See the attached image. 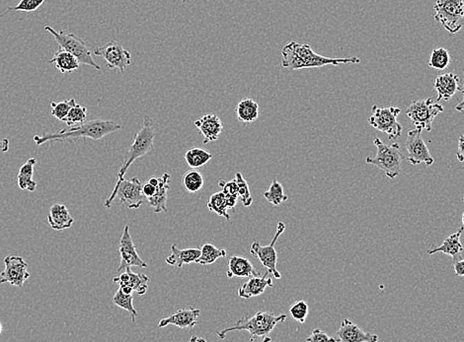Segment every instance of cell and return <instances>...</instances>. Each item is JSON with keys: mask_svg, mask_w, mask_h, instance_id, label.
Masks as SVG:
<instances>
[{"mask_svg": "<svg viewBox=\"0 0 464 342\" xmlns=\"http://www.w3.org/2000/svg\"><path fill=\"white\" fill-rule=\"evenodd\" d=\"M308 342H321V341H337V339H332V337H329L325 332L323 330H319V328H315L314 330L312 332V334L305 339Z\"/></svg>", "mask_w": 464, "mask_h": 342, "instance_id": "7bdbcfd3", "label": "cell"}, {"mask_svg": "<svg viewBox=\"0 0 464 342\" xmlns=\"http://www.w3.org/2000/svg\"><path fill=\"white\" fill-rule=\"evenodd\" d=\"M200 315V310L194 307L181 308L171 316L161 319L159 326L161 328L168 326H175L183 330H192L198 323V318Z\"/></svg>", "mask_w": 464, "mask_h": 342, "instance_id": "2e32d148", "label": "cell"}, {"mask_svg": "<svg viewBox=\"0 0 464 342\" xmlns=\"http://www.w3.org/2000/svg\"><path fill=\"white\" fill-rule=\"evenodd\" d=\"M286 230V224L283 222H279L277 225L276 233H275L274 238L269 245L267 246H262L259 242L252 243L250 247V254L254 258H258L260 262L262 263L263 267L268 269L270 274H272L276 279H281V272L277 269V263H278V254L276 251V243L281 237V234Z\"/></svg>", "mask_w": 464, "mask_h": 342, "instance_id": "8fae6325", "label": "cell"}, {"mask_svg": "<svg viewBox=\"0 0 464 342\" xmlns=\"http://www.w3.org/2000/svg\"><path fill=\"white\" fill-rule=\"evenodd\" d=\"M218 186L222 188V193H224L229 209L234 208L236 204H237L238 199H240V193H238V186L237 183H236V180L220 181Z\"/></svg>", "mask_w": 464, "mask_h": 342, "instance_id": "e575fe53", "label": "cell"}, {"mask_svg": "<svg viewBox=\"0 0 464 342\" xmlns=\"http://www.w3.org/2000/svg\"><path fill=\"white\" fill-rule=\"evenodd\" d=\"M154 137L155 130L154 127H153V120L150 116H144L143 127L135 136L134 141H132V143L128 147L123 164H121V168L119 169L118 180H117V183L115 184L114 190L113 191L116 190L121 180L125 179L126 173L128 172V168L132 166V164L137 159L141 158L144 155L152 151L153 144H154Z\"/></svg>", "mask_w": 464, "mask_h": 342, "instance_id": "277c9868", "label": "cell"}, {"mask_svg": "<svg viewBox=\"0 0 464 342\" xmlns=\"http://www.w3.org/2000/svg\"><path fill=\"white\" fill-rule=\"evenodd\" d=\"M9 150V141L8 138H0V151L8 152Z\"/></svg>", "mask_w": 464, "mask_h": 342, "instance_id": "c3c4849f", "label": "cell"}, {"mask_svg": "<svg viewBox=\"0 0 464 342\" xmlns=\"http://www.w3.org/2000/svg\"><path fill=\"white\" fill-rule=\"evenodd\" d=\"M45 31L53 36L60 48L65 49V51L76 56L80 64L89 65V66L93 67L97 71H102V67L94 62L93 56H92V53L89 51L86 42L81 38L72 33L56 31L49 25L45 26Z\"/></svg>", "mask_w": 464, "mask_h": 342, "instance_id": "8992f818", "label": "cell"}, {"mask_svg": "<svg viewBox=\"0 0 464 342\" xmlns=\"http://www.w3.org/2000/svg\"><path fill=\"white\" fill-rule=\"evenodd\" d=\"M112 301L115 305L118 306L121 309H124L130 313L132 323L136 321V319L137 318V310L134 306V296H132V294L124 293V292L121 291V288H119V289L117 290L116 293L113 296Z\"/></svg>", "mask_w": 464, "mask_h": 342, "instance_id": "1f68e13d", "label": "cell"}, {"mask_svg": "<svg viewBox=\"0 0 464 342\" xmlns=\"http://www.w3.org/2000/svg\"><path fill=\"white\" fill-rule=\"evenodd\" d=\"M36 163H37V159L30 158L20 168L17 175V184L21 190L33 193L37 188V183L33 180Z\"/></svg>", "mask_w": 464, "mask_h": 342, "instance_id": "f1b7e54d", "label": "cell"}, {"mask_svg": "<svg viewBox=\"0 0 464 342\" xmlns=\"http://www.w3.org/2000/svg\"><path fill=\"white\" fill-rule=\"evenodd\" d=\"M337 341L340 342H375L378 341L376 334L364 332L359 326L349 319H344L337 330Z\"/></svg>", "mask_w": 464, "mask_h": 342, "instance_id": "e0dca14e", "label": "cell"}, {"mask_svg": "<svg viewBox=\"0 0 464 342\" xmlns=\"http://www.w3.org/2000/svg\"><path fill=\"white\" fill-rule=\"evenodd\" d=\"M200 256L199 247H188V249H180L176 244L171 246V254L166 258L165 262L171 267L182 269L185 265H191L197 262Z\"/></svg>", "mask_w": 464, "mask_h": 342, "instance_id": "603a6c76", "label": "cell"}, {"mask_svg": "<svg viewBox=\"0 0 464 342\" xmlns=\"http://www.w3.org/2000/svg\"><path fill=\"white\" fill-rule=\"evenodd\" d=\"M376 150V156L367 157L366 163L375 165L382 171L389 179H395L400 175L402 167V155L398 143L384 144L380 138L373 141Z\"/></svg>", "mask_w": 464, "mask_h": 342, "instance_id": "5b68a950", "label": "cell"}, {"mask_svg": "<svg viewBox=\"0 0 464 342\" xmlns=\"http://www.w3.org/2000/svg\"><path fill=\"white\" fill-rule=\"evenodd\" d=\"M286 319H287L286 315L277 316L270 312H258L252 317H242L233 326H227L216 332V334L220 339H224L229 332L246 330L251 334V341L262 339L263 341H271L270 334L278 323H283Z\"/></svg>", "mask_w": 464, "mask_h": 342, "instance_id": "3957f363", "label": "cell"}, {"mask_svg": "<svg viewBox=\"0 0 464 342\" xmlns=\"http://www.w3.org/2000/svg\"><path fill=\"white\" fill-rule=\"evenodd\" d=\"M86 118V108H85L84 106L76 103V105L71 108V111L69 112L67 116L65 117L64 123H67L69 127H73V125H78L84 123Z\"/></svg>", "mask_w": 464, "mask_h": 342, "instance_id": "74e56055", "label": "cell"}, {"mask_svg": "<svg viewBox=\"0 0 464 342\" xmlns=\"http://www.w3.org/2000/svg\"><path fill=\"white\" fill-rule=\"evenodd\" d=\"M121 291L124 292V293L126 294H134L135 291L134 289H132V287L130 286H120Z\"/></svg>", "mask_w": 464, "mask_h": 342, "instance_id": "681fc988", "label": "cell"}, {"mask_svg": "<svg viewBox=\"0 0 464 342\" xmlns=\"http://www.w3.org/2000/svg\"><path fill=\"white\" fill-rule=\"evenodd\" d=\"M113 281L119 283V286H130L134 289L135 293L143 296L148 292L150 278L143 273H135L130 267L121 272L118 278H113Z\"/></svg>", "mask_w": 464, "mask_h": 342, "instance_id": "44dd1931", "label": "cell"}, {"mask_svg": "<svg viewBox=\"0 0 464 342\" xmlns=\"http://www.w3.org/2000/svg\"><path fill=\"white\" fill-rule=\"evenodd\" d=\"M156 191L157 186H153V184L148 183V182L143 184V193L146 199H150V197H153L156 193Z\"/></svg>", "mask_w": 464, "mask_h": 342, "instance_id": "f6af8a7d", "label": "cell"}, {"mask_svg": "<svg viewBox=\"0 0 464 342\" xmlns=\"http://www.w3.org/2000/svg\"><path fill=\"white\" fill-rule=\"evenodd\" d=\"M450 64V56L448 49L439 48L432 49L430 56L429 66L436 71H443Z\"/></svg>", "mask_w": 464, "mask_h": 342, "instance_id": "d590c367", "label": "cell"}, {"mask_svg": "<svg viewBox=\"0 0 464 342\" xmlns=\"http://www.w3.org/2000/svg\"><path fill=\"white\" fill-rule=\"evenodd\" d=\"M407 161H409L412 165H419L424 163L427 167L434 164V160L432 158L431 153L428 149L425 141L422 138V130L415 128L410 130L407 136L406 143Z\"/></svg>", "mask_w": 464, "mask_h": 342, "instance_id": "5bb4252c", "label": "cell"}, {"mask_svg": "<svg viewBox=\"0 0 464 342\" xmlns=\"http://www.w3.org/2000/svg\"><path fill=\"white\" fill-rule=\"evenodd\" d=\"M263 195H264L265 199L270 204H272L275 206H281V204L287 201L288 199V195L285 193V191H283V186L277 180H272L271 184H270L269 190L264 191Z\"/></svg>", "mask_w": 464, "mask_h": 342, "instance_id": "836d02e7", "label": "cell"}, {"mask_svg": "<svg viewBox=\"0 0 464 342\" xmlns=\"http://www.w3.org/2000/svg\"><path fill=\"white\" fill-rule=\"evenodd\" d=\"M281 66L290 71L299 69H314L326 65H339L348 64H360V60L357 56L353 58H329L318 55L308 44L301 42H288L281 51Z\"/></svg>", "mask_w": 464, "mask_h": 342, "instance_id": "6da1fadb", "label": "cell"}, {"mask_svg": "<svg viewBox=\"0 0 464 342\" xmlns=\"http://www.w3.org/2000/svg\"><path fill=\"white\" fill-rule=\"evenodd\" d=\"M269 274L270 272L267 271L263 276L258 274L249 278L248 280L238 289V296L242 299H250L264 293L268 287H272L274 285Z\"/></svg>", "mask_w": 464, "mask_h": 342, "instance_id": "d6986e66", "label": "cell"}, {"mask_svg": "<svg viewBox=\"0 0 464 342\" xmlns=\"http://www.w3.org/2000/svg\"><path fill=\"white\" fill-rule=\"evenodd\" d=\"M400 112L399 108H380L378 106H373L369 121L371 127H375L378 132H384L386 134L387 138L391 141L402 136L403 127L397 121Z\"/></svg>", "mask_w": 464, "mask_h": 342, "instance_id": "9c48e42d", "label": "cell"}, {"mask_svg": "<svg viewBox=\"0 0 464 342\" xmlns=\"http://www.w3.org/2000/svg\"><path fill=\"white\" fill-rule=\"evenodd\" d=\"M93 55L104 58L109 69H117L124 73L126 69L132 64V56L121 42L117 40H110L103 47H99L92 51Z\"/></svg>", "mask_w": 464, "mask_h": 342, "instance_id": "7c38bea8", "label": "cell"}, {"mask_svg": "<svg viewBox=\"0 0 464 342\" xmlns=\"http://www.w3.org/2000/svg\"><path fill=\"white\" fill-rule=\"evenodd\" d=\"M463 202H464V197H463ZM461 222H463V226H464V210H463V219H461Z\"/></svg>", "mask_w": 464, "mask_h": 342, "instance_id": "816d5d0a", "label": "cell"}, {"mask_svg": "<svg viewBox=\"0 0 464 342\" xmlns=\"http://www.w3.org/2000/svg\"><path fill=\"white\" fill-rule=\"evenodd\" d=\"M227 252L225 249H218L211 244H205L200 247V256L197 262L202 265H213L218 258H225Z\"/></svg>", "mask_w": 464, "mask_h": 342, "instance_id": "4dcf8cb0", "label": "cell"}, {"mask_svg": "<svg viewBox=\"0 0 464 342\" xmlns=\"http://www.w3.org/2000/svg\"><path fill=\"white\" fill-rule=\"evenodd\" d=\"M459 91H461L463 93V99L459 105L456 106V110L457 112H464V71H463V80L461 81V84H459Z\"/></svg>", "mask_w": 464, "mask_h": 342, "instance_id": "7dc6e473", "label": "cell"}, {"mask_svg": "<svg viewBox=\"0 0 464 342\" xmlns=\"http://www.w3.org/2000/svg\"><path fill=\"white\" fill-rule=\"evenodd\" d=\"M184 159L191 169H199L209 163V161L213 159V155L202 148L193 147L187 150Z\"/></svg>", "mask_w": 464, "mask_h": 342, "instance_id": "f546056e", "label": "cell"}, {"mask_svg": "<svg viewBox=\"0 0 464 342\" xmlns=\"http://www.w3.org/2000/svg\"><path fill=\"white\" fill-rule=\"evenodd\" d=\"M459 84H461V80L454 72L437 76L434 87L438 95V101L450 100L459 91Z\"/></svg>", "mask_w": 464, "mask_h": 342, "instance_id": "ffe728a7", "label": "cell"}, {"mask_svg": "<svg viewBox=\"0 0 464 342\" xmlns=\"http://www.w3.org/2000/svg\"><path fill=\"white\" fill-rule=\"evenodd\" d=\"M236 183L238 186V193H240V199L245 207L251 206L253 202V197H252L251 193H250L249 184L246 180L244 179L243 175L240 172L235 174Z\"/></svg>", "mask_w": 464, "mask_h": 342, "instance_id": "f35d334b", "label": "cell"}, {"mask_svg": "<svg viewBox=\"0 0 464 342\" xmlns=\"http://www.w3.org/2000/svg\"><path fill=\"white\" fill-rule=\"evenodd\" d=\"M258 274L260 273L256 271L248 258L240 256H233L229 258L227 278H249L251 276H258Z\"/></svg>", "mask_w": 464, "mask_h": 342, "instance_id": "484cf974", "label": "cell"}, {"mask_svg": "<svg viewBox=\"0 0 464 342\" xmlns=\"http://www.w3.org/2000/svg\"><path fill=\"white\" fill-rule=\"evenodd\" d=\"M259 111H260L259 103L251 98L241 100L235 109L238 121L244 123H252L258 120Z\"/></svg>", "mask_w": 464, "mask_h": 342, "instance_id": "83f0119b", "label": "cell"}, {"mask_svg": "<svg viewBox=\"0 0 464 342\" xmlns=\"http://www.w3.org/2000/svg\"><path fill=\"white\" fill-rule=\"evenodd\" d=\"M456 158L459 162L464 163V136H459V146H457Z\"/></svg>", "mask_w": 464, "mask_h": 342, "instance_id": "bcb514c9", "label": "cell"}, {"mask_svg": "<svg viewBox=\"0 0 464 342\" xmlns=\"http://www.w3.org/2000/svg\"><path fill=\"white\" fill-rule=\"evenodd\" d=\"M121 130V125L109 120H92L84 121L80 125H73L67 130H62L56 134H40L34 136V141L37 145H43L49 141H74V139L90 138L99 141L108 134Z\"/></svg>", "mask_w": 464, "mask_h": 342, "instance_id": "7a4b0ae2", "label": "cell"}, {"mask_svg": "<svg viewBox=\"0 0 464 342\" xmlns=\"http://www.w3.org/2000/svg\"><path fill=\"white\" fill-rule=\"evenodd\" d=\"M117 197L130 209H139L146 199L143 193V184L137 177L132 180H121L118 188L112 191L111 195L105 200L106 209L112 208L113 201Z\"/></svg>", "mask_w": 464, "mask_h": 342, "instance_id": "30bf717a", "label": "cell"}, {"mask_svg": "<svg viewBox=\"0 0 464 342\" xmlns=\"http://www.w3.org/2000/svg\"><path fill=\"white\" fill-rule=\"evenodd\" d=\"M308 313H310V307H308V304L303 300L297 301L290 308L292 318L301 323H305Z\"/></svg>", "mask_w": 464, "mask_h": 342, "instance_id": "60d3db41", "label": "cell"}, {"mask_svg": "<svg viewBox=\"0 0 464 342\" xmlns=\"http://www.w3.org/2000/svg\"><path fill=\"white\" fill-rule=\"evenodd\" d=\"M2 330H3V328H2V323H0V334H2Z\"/></svg>", "mask_w": 464, "mask_h": 342, "instance_id": "f5cc1de1", "label": "cell"}, {"mask_svg": "<svg viewBox=\"0 0 464 342\" xmlns=\"http://www.w3.org/2000/svg\"><path fill=\"white\" fill-rule=\"evenodd\" d=\"M434 20L443 25L450 35L459 33L464 24L463 0H437Z\"/></svg>", "mask_w": 464, "mask_h": 342, "instance_id": "52a82bcc", "label": "cell"}, {"mask_svg": "<svg viewBox=\"0 0 464 342\" xmlns=\"http://www.w3.org/2000/svg\"><path fill=\"white\" fill-rule=\"evenodd\" d=\"M46 0H20L15 6H9L8 11H21V12H35L43 5Z\"/></svg>", "mask_w": 464, "mask_h": 342, "instance_id": "b9f144b4", "label": "cell"}, {"mask_svg": "<svg viewBox=\"0 0 464 342\" xmlns=\"http://www.w3.org/2000/svg\"><path fill=\"white\" fill-rule=\"evenodd\" d=\"M183 186L190 193H196L204 186V177L199 171L193 169L183 175Z\"/></svg>", "mask_w": 464, "mask_h": 342, "instance_id": "8d00e7d4", "label": "cell"}, {"mask_svg": "<svg viewBox=\"0 0 464 342\" xmlns=\"http://www.w3.org/2000/svg\"><path fill=\"white\" fill-rule=\"evenodd\" d=\"M171 175L164 173L159 177L156 193L148 199V206L154 213L167 212L168 191L170 188Z\"/></svg>", "mask_w": 464, "mask_h": 342, "instance_id": "7402d4cb", "label": "cell"}, {"mask_svg": "<svg viewBox=\"0 0 464 342\" xmlns=\"http://www.w3.org/2000/svg\"><path fill=\"white\" fill-rule=\"evenodd\" d=\"M48 222L54 230L62 231L71 228L74 220L65 204H55L49 208Z\"/></svg>", "mask_w": 464, "mask_h": 342, "instance_id": "d4e9b609", "label": "cell"}, {"mask_svg": "<svg viewBox=\"0 0 464 342\" xmlns=\"http://www.w3.org/2000/svg\"><path fill=\"white\" fill-rule=\"evenodd\" d=\"M5 269L0 273V284L9 283L15 287H23L27 279L30 278L29 265L22 256L10 255L3 260Z\"/></svg>", "mask_w": 464, "mask_h": 342, "instance_id": "4fadbf2b", "label": "cell"}, {"mask_svg": "<svg viewBox=\"0 0 464 342\" xmlns=\"http://www.w3.org/2000/svg\"><path fill=\"white\" fill-rule=\"evenodd\" d=\"M207 206H208L209 211H213L220 217H224L227 220L231 219V216L227 212L229 207H227V199H225V195L222 191L213 193L209 197Z\"/></svg>", "mask_w": 464, "mask_h": 342, "instance_id": "d6a6232c", "label": "cell"}, {"mask_svg": "<svg viewBox=\"0 0 464 342\" xmlns=\"http://www.w3.org/2000/svg\"><path fill=\"white\" fill-rule=\"evenodd\" d=\"M119 253L121 256V262L118 269H117V271L120 272V273L125 271L128 267H141V269L148 267V263L144 262L137 253L136 245H135L130 234V226L128 225L124 227L120 244H119Z\"/></svg>", "mask_w": 464, "mask_h": 342, "instance_id": "9a60e30c", "label": "cell"}, {"mask_svg": "<svg viewBox=\"0 0 464 342\" xmlns=\"http://www.w3.org/2000/svg\"><path fill=\"white\" fill-rule=\"evenodd\" d=\"M443 111L445 110L441 103L432 98H427L425 100L414 101L410 103L405 112L416 128L431 132L432 121Z\"/></svg>", "mask_w": 464, "mask_h": 342, "instance_id": "ba28073f", "label": "cell"}, {"mask_svg": "<svg viewBox=\"0 0 464 342\" xmlns=\"http://www.w3.org/2000/svg\"><path fill=\"white\" fill-rule=\"evenodd\" d=\"M76 99H69V100L62 101V102H51V114L58 119V121H64L65 117L71 111L72 107L76 105Z\"/></svg>", "mask_w": 464, "mask_h": 342, "instance_id": "ab89813d", "label": "cell"}, {"mask_svg": "<svg viewBox=\"0 0 464 342\" xmlns=\"http://www.w3.org/2000/svg\"><path fill=\"white\" fill-rule=\"evenodd\" d=\"M205 341V339H200V337H193L192 339H191V341Z\"/></svg>", "mask_w": 464, "mask_h": 342, "instance_id": "f907efd6", "label": "cell"}, {"mask_svg": "<svg viewBox=\"0 0 464 342\" xmlns=\"http://www.w3.org/2000/svg\"><path fill=\"white\" fill-rule=\"evenodd\" d=\"M49 64H55L56 69L62 74L71 73L78 71L80 67V62L72 53L62 48H58L53 58L49 60Z\"/></svg>", "mask_w": 464, "mask_h": 342, "instance_id": "4316f807", "label": "cell"}, {"mask_svg": "<svg viewBox=\"0 0 464 342\" xmlns=\"http://www.w3.org/2000/svg\"><path fill=\"white\" fill-rule=\"evenodd\" d=\"M463 231L464 226H461L456 233L452 234L450 237L443 241L441 246H432L431 249H428L427 253L430 256L434 255L437 253H443L445 255L452 256V258L461 256L463 252V245L461 240Z\"/></svg>", "mask_w": 464, "mask_h": 342, "instance_id": "cb8c5ba5", "label": "cell"}, {"mask_svg": "<svg viewBox=\"0 0 464 342\" xmlns=\"http://www.w3.org/2000/svg\"><path fill=\"white\" fill-rule=\"evenodd\" d=\"M452 262H454V272L457 276H461L464 278V258L463 256H456V258H452Z\"/></svg>", "mask_w": 464, "mask_h": 342, "instance_id": "ee69618b", "label": "cell"}, {"mask_svg": "<svg viewBox=\"0 0 464 342\" xmlns=\"http://www.w3.org/2000/svg\"><path fill=\"white\" fill-rule=\"evenodd\" d=\"M194 123L199 130L200 134L204 136V144L218 141L224 130V125H222L220 117L213 112L200 117Z\"/></svg>", "mask_w": 464, "mask_h": 342, "instance_id": "ac0fdd59", "label": "cell"}]
</instances>
